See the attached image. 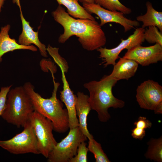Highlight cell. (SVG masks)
<instances>
[{
  "instance_id": "f1b7e54d",
  "label": "cell",
  "mask_w": 162,
  "mask_h": 162,
  "mask_svg": "<svg viewBox=\"0 0 162 162\" xmlns=\"http://www.w3.org/2000/svg\"><path fill=\"white\" fill-rule=\"evenodd\" d=\"M5 0H0V13L1 11V8L4 3Z\"/></svg>"
},
{
  "instance_id": "ffe728a7",
  "label": "cell",
  "mask_w": 162,
  "mask_h": 162,
  "mask_svg": "<svg viewBox=\"0 0 162 162\" xmlns=\"http://www.w3.org/2000/svg\"><path fill=\"white\" fill-rule=\"evenodd\" d=\"M95 3L111 11H117L124 14H129L131 10L122 4L119 0H94Z\"/></svg>"
},
{
  "instance_id": "d4e9b609",
  "label": "cell",
  "mask_w": 162,
  "mask_h": 162,
  "mask_svg": "<svg viewBox=\"0 0 162 162\" xmlns=\"http://www.w3.org/2000/svg\"><path fill=\"white\" fill-rule=\"evenodd\" d=\"M134 124L136 127L144 129L150 128L152 127V122L144 117L140 116L138 120L134 122Z\"/></svg>"
},
{
  "instance_id": "ac0fdd59",
  "label": "cell",
  "mask_w": 162,
  "mask_h": 162,
  "mask_svg": "<svg viewBox=\"0 0 162 162\" xmlns=\"http://www.w3.org/2000/svg\"><path fill=\"white\" fill-rule=\"evenodd\" d=\"M59 5H63L67 8L68 13L76 19L95 20L94 17L80 5L78 0H56Z\"/></svg>"
},
{
  "instance_id": "7a4b0ae2",
  "label": "cell",
  "mask_w": 162,
  "mask_h": 162,
  "mask_svg": "<svg viewBox=\"0 0 162 162\" xmlns=\"http://www.w3.org/2000/svg\"><path fill=\"white\" fill-rule=\"evenodd\" d=\"M52 74L54 88L52 96L49 98H44L36 92L30 82L25 83L23 86L31 99L34 110L51 121L53 130L56 132L63 133L69 128L68 112L67 109L63 108V104L57 98L60 84L55 82L54 75Z\"/></svg>"
},
{
  "instance_id": "3957f363",
  "label": "cell",
  "mask_w": 162,
  "mask_h": 162,
  "mask_svg": "<svg viewBox=\"0 0 162 162\" xmlns=\"http://www.w3.org/2000/svg\"><path fill=\"white\" fill-rule=\"evenodd\" d=\"M117 81L105 75L99 81H92L84 84L89 92L88 101L92 110L97 112L101 122H106L110 118L109 108H121L125 105L124 101L116 98L112 94V88Z\"/></svg>"
},
{
  "instance_id": "e0dca14e",
  "label": "cell",
  "mask_w": 162,
  "mask_h": 162,
  "mask_svg": "<svg viewBox=\"0 0 162 162\" xmlns=\"http://www.w3.org/2000/svg\"><path fill=\"white\" fill-rule=\"evenodd\" d=\"M145 14L137 16L136 20L142 22V27L144 28L150 26H155L162 32V12L156 10L151 3L147 2Z\"/></svg>"
},
{
  "instance_id": "9c48e42d",
  "label": "cell",
  "mask_w": 162,
  "mask_h": 162,
  "mask_svg": "<svg viewBox=\"0 0 162 162\" xmlns=\"http://www.w3.org/2000/svg\"><path fill=\"white\" fill-rule=\"evenodd\" d=\"M82 5L89 13L95 14L99 17L101 26L109 22L118 23L123 27L125 33L140 26L139 22L126 18L124 14L120 12L106 9L95 3H84Z\"/></svg>"
},
{
  "instance_id": "52a82bcc",
  "label": "cell",
  "mask_w": 162,
  "mask_h": 162,
  "mask_svg": "<svg viewBox=\"0 0 162 162\" xmlns=\"http://www.w3.org/2000/svg\"><path fill=\"white\" fill-rule=\"evenodd\" d=\"M23 128L22 132L12 138L6 140H0V147L14 154H39L37 139L29 120Z\"/></svg>"
},
{
  "instance_id": "30bf717a",
  "label": "cell",
  "mask_w": 162,
  "mask_h": 162,
  "mask_svg": "<svg viewBox=\"0 0 162 162\" xmlns=\"http://www.w3.org/2000/svg\"><path fill=\"white\" fill-rule=\"evenodd\" d=\"M136 97L141 108L154 110L162 101V86L153 80L145 81L137 87Z\"/></svg>"
},
{
  "instance_id": "ba28073f",
  "label": "cell",
  "mask_w": 162,
  "mask_h": 162,
  "mask_svg": "<svg viewBox=\"0 0 162 162\" xmlns=\"http://www.w3.org/2000/svg\"><path fill=\"white\" fill-rule=\"evenodd\" d=\"M145 30L142 27L137 28L133 34L126 39H121V43L113 48L109 49L102 47L98 49L97 50L100 53L99 58L103 61L100 64H103L104 67L110 65H114L122 50L125 49L128 50L142 44L145 40L144 36Z\"/></svg>"
},
{
  "instance_id": "83f0119b",
  "label": "cell",
  "mask_w": 162,
  "mask_h": 162,
  "mask_svg": "<svg viewBox=\"0 0 162 162\" xmlns=\"http://www.w3.org/2000/svg\"><path fill=\"white\" fill-rule=\"evenodd\" d=\"M78 1L82 3H95L94 0H78Z\"/></svg>"
},
{
  "instance_id": "5bb4252c",
  "label": "cell",
  "mask_w": 162,
  "mask_h": 162,
  "mask_svg": "<svg viewBox=\"0 0 162 162\" xmlns=\"http://www.w3.org/2000/svg\"><path fill=\"white\" fill-rule=\"evenodd\" d=\"M88 96L83 93L78 92L75 98V108L78 117L79 127L88 139L94 138L87 128V117L92 110L88 101Z\"/></svg>"
},
{
  "instance_id": "8fae6325",
  "label": "cell",
  "mask_w": 162,
  "mask_h": 162,
  "mask_svg": "<svg viewBox=\"0 0 162 162\" xmlns=\"http://www.w3.org/2000/svg\"><path fill=\"white\" fill-rule=\"evenodd\" d=\"M123 57L142 66H148L162 60V46L157 44L148 46H137L128 50Z\"/></svg>"
},
{
  "instance_id": "7c38bea8",
  "label": "cell",
  "mask_w": 162,
  "mask_h": 162,
  "mask_svg": "<svg viewBox=\"0 0 162 162\" xmlns=\"http://www.w3.org/2000/svg\"><path fill=\"white\" fill-rule=\"evenodd\" d=\"M59 67L62 73V80L63 83V90L60 92V99L66 107L69 128H73L79 126V121L77 117L75 108L76 95L74 94L70 88L65 77V73L67 71L68 69L64 66L61 65Z\"/></svg>"
},
{
  "instance_id": "603a6c76",
  "label": "cell",
  "mask_w": 162,
  "mask_h": 162,
  "mask_svg": "<svg viewBox=\"0 0 162 162\" xmlns=\"http://www.w3.org/2000/svg\"><path fill=\"white\" fill-rule=\"evenodd\" d=\"M89 151L85 142H81L79 145L76 155L71 159L69 162H87V154Z\"/></svg>"
},
{
  "instance_id": "cb8c5ba5",
  "label": "cell",
  "mask_w": 162,
  "mask_h": 162,
  "mask_svg": "<svg viewBox=\"0 0 162 162\" xmlns=\"http://www.w3.org/2000/svg\"><path fill=\"white\" fill-rule=\"evenodd\" d=\"M12 85L3 87L0 91V116H1L6 106L7 95Z\"/></svg>"
},
{
  "instance_id": "4316f807",
  "label": "cell",
  "mask_w": 162,
  "mask_h": 162,
  "mask_svg": "<svg viewBox=\"0 0 162 162\" xmlns=\"http://www.w3.org/2000/svg\"><path fill=\"white\" fill-rule=\"evenodd\" d=\"M154 113L156 114L162 113V101L160 102L156 107L154 110Z\"/></svg>"
},
{
  "instance_id": "484cf974",
  "label": "cell",
  "mask_w": 162,
  "mask_h": 162,
  "mask_svg": "<svg viewBox=\"0 0 162 162\" xmlns=\"http://www.w3.org/2000/svg\"><path fill=\"white\" fill-rule=\"evenodd\" d=\"M131 136L134 138L142 140L146 135L145 129L135 127L131 130Z\"/></svg>"
},
{
  "instance_id": "8992f818",
  "label": "cell",
  "mask_w": 162,
  "mask_h": 162,
  "mask_svg": "<svg viewBox=\"0 0 162 162\" xmlns=\"http://www.w3.org/2000/svg\"><path fill=\"white\" fill-rule=\"evenodd\" d=\"M87 137L79 127L70 129L68 135L57 143L49 153L47 158L49 162H69L76 154L78 147Z\"/></svg>"
},
{
  "instance_id": "9a60e30c",
  "label": "cell",
  "mask_w": 162,
  "mask_h": 162,
  "mask_svg": "<svg viewBox=\"0 0 162 162\" xmlns=\"http://www.w3.org/2000/svg\"><path fill=\"white\" fill-rule=\"evenodd\" d=\"M10 25H7L1 28L0 32V63L2 60V56L5 53L19 50H29L33 52L37 51V48L33 45L26 46L19 44L14 38L9 35Z\"/></svg>"
},
{
  "instance_id": "5b68a950",
  "label": "cell",
  "mask_w": 162,
  "mask_h": 162,
  "mask_svg": "<svg viewBox=\"0 0 162 162\" xmlns=\"http://www.w3.org/2000/svg\"><path fill=\"white\" fill-rule=\"evenodd\" d=\"M29 121L37 139L39 154L47 158L57 143L52 132L53 124L51 121L35 110L29 116Z\"/></svg>"
},
{
  "instance_id": "7402d4cb",
  "label": "cell",
  "mask_w": 162,
  "mask_h": 162,
  "mask_svg": "<svg viewBox=\"0 0 162 162\" xmlns=\"http://www.w3.org/2000/svg\"><path fill=\"white\" fill-rule=\"evenodd\" d=\"M144 38L150 44H157L162 46V34L155 26H150L145 29Z\"/></svg>"
},
{
  "instance_id": "6da1fadb",
  "label": "cell",
  "mask_w": 162,
  "mask_h": 162,
  "mask_svg": "<svg viewBox=\"0 0 162 162\" xmlns=\"http://www.w3.org/2000/svg\"><path fill=\"white\" fill-rule=\"evenodd\" d=\"M52 14L64 28L63 33L58 39L59 43H64L71 36H76L82 47L88 51L97 50L105 45V34L95 20L74 18L59 5Z\"/></svg>"
},
{
  "instance_id": "d6986e66",
  "label": "cell",
  "mask_w": 162,
  "mask_h": 162,
  "mask_svg": "<svg viewBox=\"0 0 162 162\" xmlns=\"http://www.w3.org/2000/svg\"><path fill=\"white\" fill-rule=\"evenodd\" d=\"M148 147L145 154L147 159L154 161H162V137L158 139L151 138L148 142Z\"/></svg>"
},
{
  "instance_id": "2e32d148",
  "label": "cell",
  "mask_w": 162,
  "mask_h": 162,
  "mask_svg": "<svg viewBox=\"0 0 162 162\" xmlns=\"http://www.w3.org/2000/svg\"><path fill=\"white\" fill-rule=\"evenodd\" d=\"M138 65V64L132 60L120 57L113 65L112 72L108 76L118 81L122 79L128 80L134 75Z\"/></svg>"
},
{
  "instance_id": "277c9868",
  "label": "cell",
  "mask_w": 162,
  "mask_h": 162,
  "mask_svg": "<svg viewBox=\"0 0 162 162\" xmlns=\"http://www.w3.org/2000/svg\"><path fill=\"white\" fill-rule=\"evenodd\" d=\"M34 111L30 98L23 86H19L8 92L6 108L1 116L8 123L23 127Z\"/></svg>"
},
{
  "instance_id": "44dd1931",
  "label": "cell",
  "mask_w": 162,
  "mask_h": 162,
  "mask_svg": "<svg viewBox=\"0 0 162 162\" xmlns=\"http://www.w3.org/2000/svg\"><path fill=\"white\" fill-rule=\"evenodd\" d=\"M88 148L94 156L96 162H110L107 156L102 149L100 144L94 138L88 139Z\"/></svg>"
},
{
  "instance_id": "4fadbf2b",
  "label": "cell",
  "mask_w": 162,
  "mask_h": 162,
  "mask_svg": "<svg viewBox=\"0 0 162 162\" xmlns=\"http://www.w3.org/2000/svg\"><path fill=\"white\" fill-rule=\"evenodd\" d=\"M20 11V17L22 25V31L18 38V43L21 45L28 46L34 44L38 48L42 56H48L46 48L38 38V32L34 31L30 26L29 22L26 20L22 13L20 4H18Z\"/></svg>"
}]
</instances>
